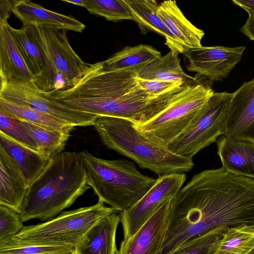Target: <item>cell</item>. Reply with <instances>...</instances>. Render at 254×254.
<instances>
[{"mask_svg":"<svg viewBox=\"0 0 254 254\" xmlns=\"http://www.w3.org/2000/svg\"><path fill=\"white\" fill-rule=\"evenodd\" d=\"M12 12L23 25L51 26L77 32H82L86 27L72 16L51 11L29 0H14Z\"/></svg>","mask_w":254,"mask_h":254,"instance_id":"e0dca14e","label":"cell"},{"mask_svg":"<svg viewBox=\"0 0 254 254\" xmlns=\"http://www.w3.org/2000/svg\"><path fill=\"white\" fill-rule=\"evenodd\" d=\"M186 179L185 173L158 176L154 185L139 201L120 212L124 239L134 235L165 201L175 196Z\"/></svg>","mask_w":254,"mask_h":254,"instance_id":"30bf717a","label":"cell"},{"mask_svg":"<svg viewBox=\"0 0 254 254\" xmlns=\"http://www.w3.org/2000/svg\"><path fill=\"white\" fill-rule=\"evenodd\" d=\"M217 153L225 170L254 179V142L229 138H220Z\"/></svg>","mask_w":254,"mask_h":254,"instance_id":"ac0fdd59","label":"cell"},{"mask_svg":"<svg viewBox=\"0 0 254 254\" xmlns=\"http://www.w3.org/2000/svg\"><path fill=\"white\" fill-rule=\"evenodd\" d=\"M24 227L16 211L0 205V246L10 241Z\"/></svg>","mask_w":254,"mask_h":254,"instance_id":"d6a6232c","label":"cell"},{"mask_svg":"<svg viewBox=\"0 0 254 254\" xmlns=\"http://www.w3.org/2000/svg\"><path fill=\"white\" fill-rule=\"evenodd\" d=\"M118 212L100 199L89 206L64 211L36 225L26 226L11 240L16 244L67 245L75 248L103 218Z\"/></svg>","mask_w":254,"mask_h":254,"instance_id":"8992f818","label":"cell"},{"mask_svg":"<svg viewBox=\"0 0 254 254\" xmlns=\"http://www.w3.org/2000/svg\"><path fill=\"white\" fill-rule=\"evenodd\" d=\"M74 250L70 246L16 244L11 240L0 246V254H67Z\"/></svg>","mask_w":254,"mask_h":254,"instance_id":"4dcf8cb0","label":"cell"},{"mask_svg":"<svg viewBox=\"0 0 254 254\" xmlns=\"http://www.w3.org/2000/svg\"><path fill=\"white\" fill-rule=\"evenodd\" d=\"M79 153L87 184L98 199L117 212L126 210L139 201L156 182V179L143 175L134 162L127 159H104L86 150Z\"/></svg>","mask_w":254,"mask_h":254,"instance_id":"5b68a950","label":"cell"},{"mask_svg":"<svg viewBox=\"0 0 254 254\" xmlns=\"http://www.w3.org/2000/svg\"><path fill=\"white\" fill-rule=\"evenodd\" d=\"M28 188L19 167L0 146V205L18 213Z\"/></svg>","mask_w":254,"mask_h":254,"instance_id":"d6986e66","label":"cell"},{"mask_svg":"<svg viewBox=\"0 0 254 254\" xmlns=\"http://www.w3.org/2000/svg\"><path fill=\"white\" fill-rule=\"evenodd\" d=\"M254 247V225L228 228L209 254H247Z\"/></svg>","mask_w":254,"mask_h":254,"instance_id":"484cf974","label":"cell"},{"mask_svg":"<svg viewBox=\"0 0 254 254\" xmlns=\"http://www.w3.org/2000/svg\"><path fill=\"white\" fill-rule=\"evenodd\" d=\"M90 187L79 153L64 152L52 157L28 187L18 213L23 222L47 221L69 207Z\"/></svg>","mask_w":254,"mask_h":254,"instance_id":"3957f363","label":"cell"},{"mask_svg":"<svg viewBox=\"0 0 254 254\" xmlns=\"http://www.w3.org/2000/svg\"><path fill=\"white\" fill-rule=\"evenodd\" d=\"M232 2L244 10L249 9L254 11V0H232Z\"/></svg>","mask_w":254,"mask_h":254,"instance_id":"8d00e7d4","label":"cell"},{"mask_svg":"<svg viewBox=\"0 0 254 254\" xmlns=\"http://www.w3.org/2000/svg\"><path fill=\"white\" fill-rule=\"evenodd\" d=\"M8 23H0V82H35L8 28Z\"/></svg>","mask_w":254,"mask_h":254,"instance_id":"ffe728a7","label":"cell"},{"mask_svg":"<svg viewBox=\"0 0 254 254\" xmlns=\"http://www.w3.org/2000/svg\"><path fill=\"white\" fill-rule=\"evenodd\" d=\"M161 56L159 51L148 45L129 46L103 61L102 67L105 71L128 70L139 73L149 64Z\"/></svg>","mask_w":254,"mask_h":254,"instance_id":"cb8c5ba5","label":"cell"},{"mask_svg":"<svg viewBox=\"0 0 254 254\" xmlns=\"http://www.w3.org/2000/svg\"><path fill=\"white\" fill-rule=\"evenodd\" d=\"M77 254L76 253V252H75V250H74L72 252H71V253H70L69 254Z\"/></svg>","mask_w":254,"mask_h":254,"instance_id":"ab89813d","label":"cell"},{"mask_svg":"<svg viewBox=\"0 0 254 254\" xmlns=\"http://www.w3.org/2000/svg\"><path fill=\"white\" fill-rule=\"evenodd\" d=\"M247 254H254V247Z\"/></svg>","mask_w":254,"mask_h":254,"instance_id":"f35d334b","label":"cell"},{"mask_svg":"<svg viewBox=\"0 0 254 254\" xmlns=\"http://www.w3.org/2000/svg\"><path fill=\"white\" fill-rule=\"evenodd\" d=\"M138 73L128 70L105 71L102 62L89 64L88 70L75 86L52 94L67 107L93 114L122 118L134 125L151 120L194 85H184L161 95L144 89Z\"/></svg>","mask_w":254,"mask_h":254,"instance_id":"7a4b0ae2","label":"cell"},{"mask_svg":"<svg viewBox=\"0 0 254 254\" xmlns=\"http://www.w3.org/2000/svg\"><path fill=\"white\" fill-rule=\"evenodd\" d=\"M0 132L20 144L39 151L37 143L20 121L0 110Z\"/></svg>","mask_w":254,"mask_h":254,"instance_id":"1f68e13d","label":"cell"},{"mask_svg":"<svg viewBox=\"0 0 254 254\" xmlns=\"http://www.w3.org/2000/svg\"><path fill=\"white\" fill-rule=\"evenodd\" d=\"M20 54L35 83L42 90L51 92L58 90L57 76L48 57L37 26L23 25L15 29L8 25Z\"/></svg>","mask_w":254,"mask_h":254,"instance_id":"7c38bea8","label":"cell"},{"mask_svg":"<svg viewBox=\"0 0 254 254\" xmlns=\"http://www.w3.org/2000/svg\"><path fill=\"white\" fill-rule=\"evenodd\" d=\"M57 78L64 89L76 85L89 69L70 46L65 30L51 26H37ZM63 90V89H62Z\"/></svg>","mask_w":254,"mask_h":254,"instance_id":"8fae6325","label":"cell"},{"mask_svg":"<svg viewBox=\"0 0 254 254\" xmlns=\"http://www.w3.org/2000/svg\"><path fill=\"white\" fill-rule=\"evenodd\" d=\"M14 0H0V23H7L13 5Z\"/></svg>","mask_w":254,"mask_h":254,"instance_id":"d590c367","label":"cell"},{"mask_svg":"<svg viewBox=\"0 0 254 254\" xmlns=\"http://www.w3.org/2000/svg\"><path fill=\"white\" fill-rule=\"evenodd\" d=\"M0 146L17 164L28 187L40 175L51 158L39 151L15 141L1 132Z\"/></svg>","mask_w":254,"mask_h":254,"instance_id":"7402d4cb","label":"cell"},{"mask_svg":"<svg viewBox=\"0 0 254 254\" xmlns=\"http://www.w3.org/2000/svg\"><path fill=\"white\" fill-rule=\"evenodd\" d=\"M138 82L144 89L155 95H162L184 85L175 82L156 80L143 79L139 78H138Z\"/></svg>","mask_w":254,"mask_h":254,"instance_id":"836d02e7","label":"cell"},{"mask_svg":"<svg viewBox=\"0 0 254 254\" xmlns=\"http://www.w3.org/2000/svg\"><path fill=\"white\" fill-rule=\"evenodd\" d=\"M84 7L91 14L107 20H133L131 12L125 0H84Z\"/></svg>","mask_w":254,"mask_h":254,"instance_id":"f1b7e54d","label":"cell"},{"mask_svg":"<svg viewBox=\"0 0 254 254\" xmlns=\"http://www.w3.org/2000/svg\"><path fill=\"white\" fill-rule=\"evenodd\" d=\"M228 227H218L191 238L170 254H209L212 244L219 240Z\"/></svg>","mask_w":254,"mask_h":254,"instance_id":"f546056e","label":"cell"},{"mask_svg":"<svg viewBox=\"0 0 254 254\" xmlns=\"http://www.w3.org/2000/svg\"><path fill=\"white\" fill-rule=\"evenodd\" d=\"M62 1L68 2L78 6L84 7V0H63Z\"/></svg>","mask_w":254,"mask_h":254,"instance_id":"74e56055","label":"cell"},{"mask_svg":"<svg viewBox=\"0 0 254 254\" xmlns=\"http://www.w3.org/2000/svg\"><path fill=\"white\" fill-rule=\"evenodd\" d=\"M233 93L214 92L186 129L167 147L189 158L223 134L225 119Z\"/></svg>","mask_w":254,"mask_h":254,"instance_id":"ba28073f","label":"cell"},{"mask_svg":"<svg viewBox=\"0 0 254 254\" xmlns=\"http://www.w3.org/2000/svg\"><path fill=\"white\" fill-rule=\"evenodd\" d=\"M245 10L248 12L249 17L246 23L241 28L240 30L250 40L254 41V11L249 9Z\"/></svg>","mask_w":254,"mask_h":254,"instance_id":"e575fe53","label":"cell"},{"mask_svg":"<svg viewBox=\"0 0 254 254\" xmlns=\"http://www.w3.org/2000/svg\"><path fill=\"white\" fill-rule=\"evenodd\" d=\"M179 54L170 51L149 64L138 74L140 79L175 82L181 85L201 83L182 69Z\"/></svg>","mask_w":254,"mask_h":254,"instance_id":"d4e9b609","label":"cell"},{"mask_svg":"<svg viewBox=\"0 0 254 254\" xmlns=\"http://www.w3.org/2000/svg\"><path fill=\"white\" fill-rule=\"evenodd\" d=\"M177 44L179 54L201 47L204 35L203 30L194 26L183 14L175 0H165L160 3L157 12Z\"/></svg>","mask_w":254,"mask_h":254,"instance_id":"2e32d148","label":"cell"},{"mask_svg":"<svg viewBox=\"0 0 254 254\" xmlns=\"http://www.w3.org/2000/svg\"><path fill=\"white\" fill-rule=\"evenodd\" d=\"M223 134L229 138L254 142V78L244 82L233 93Z\"/></svg>","mask_w":254,"mask_h":254,"instance_id":"9a60e30c","label":"cell"},{"mask_svg":"<svg viewBox=\"0 0 254 254\" xmlns=\"http://www.w3.org/2000/svg\"><path fill=\"white\" fill-rule=\"evenodd\" d=\"M129 7L134 20L143 34L155 32L164 37L165 44L170 51L179 54L175 40L169 32L157 12L159 4L154 0H125Z\"/></svg>","mask_w":254,"mask_h":254,"instance_id":"603a6c76","label":"cell"},{"mask_svg":"<svg viewBox=\"0 0 254 254\" xmlns=\"http://www.w3.org/2000/svg\"><path fill=\"white\" fill-rule=\"evenodd\" d=\"M0 97L25 105L74 127L93 126L98 117L67 107L57 101L51 92L40 88L34 82H0Z\"/></svg>","mask_w":254,"mask_h":254,"instance_id":"9c48e42d","label":"cell"},{"mask_svg":"<svg viewBox=\"0 0 254 254\" xmlns=\"http://www.w3.org/2000/svg\"><path fill=\"white\" fill-rule=\"evenodd\" d=\"M254 225V179L222 167L192 176L172 198L162 254L214 228Z\"/></svg>","mask_w":254,"mask_h":254,"instance_id":"6da1fadb","label":"cell"},{"mask_svg":"<svg viewBox=\"0 0 254 254\" xmlns=\"http://www.w3.org/2000/svg\"><path fill=\"white\" fill-rule=\"evenodd\" d=\"M93 126L103 143L126 156L141 168L158 176L185 173L194 166L193 160L157 146L143 136L131 121L119 118L98 116Z\"/></svg>","mask_w":254,"mask_h":254,"instance_id":"277c9868","label":"cell"},{"mask_svg":"<svg viewBox=\"0 0 254 254\" xmlns=\"http://www.w3.org/2000/svg\"><path fill=\"white\" fill-rule=\"evenodd\" d=\"M121 218L117 212L101 219L75 248L77 254H117L116 233Z\"/></svg>","mask_w":254,"mask_h":254,"instance_id":"44dd1931","label":"cell"},{"mask_svg":"<svg viewBox=\"0 0 254 254\" xmlns=\"http://www.w3.org/2000/svg\"><path fill=\"white\" fill-rule=\"evenodd\" d=\"M246 48L202 46L190 49L183 55L188 60V70L212 81H222L241 60Z\"/></svg>","mask_w":254,"mask_h":254,"instance_id":"4fadbf2b","label":"cell"},{"mask_svg":"<svg viewBox=\"0 0 254 254\" xmlns=\"http://www.w3.org/2000/svg\"><path fill=\"white\" fill-rule=\"evenodd\" d=\"M19 120L37 143L39 151L50 158L63 152L70 132L74 128L71 127L62 131L51 130Z\"/></svg>","mask_w":254,"mask_h":254,"instance_id":"83f0119b","label":"cell"},{"mask_svg":"<svg viewBox=\"0 0 254 254\" xmlns=\"http://www.w3.org/2000/svg\"><path fill=\"white\" fill-rule=\"evenodd\" d=\"M172 198L165 201L134 235L123 239L117 254H161Z\"/></svg>","mask_w":254,"mask_h":254,"instance_id":"5bb4252c","label":"cell"},{"mask_svg":"<svg viewBox=\"0 0 254 254\" xmlns=\"http://www.w3.org/2000/svg\"><path fill=\"white\" fill-rule=\"evenodd\" d=\"M214 92L207 84L195 85L159 115L133 127L155 145L167 148L190 124Z\"/></svg>","mask_w":254,"mask_h":254,"instance_id":"52a82bcc","label":"cell"},{"mask_svg":"<svg viewBox=\"0 0 254 254\" xmlns=\"http://www.w3.org/2000/svg\"><path fill=\"white\" fill-rule=\"evenodd\" d=\"M0 110L17 119L48 129L62 131L73 127L53 116L39 112L28 106L2 97H0Z\"/></svg>","mask_w":254,"mask_h":254,"instance_id":"4316f807","label":"cell"}]
</instances>
